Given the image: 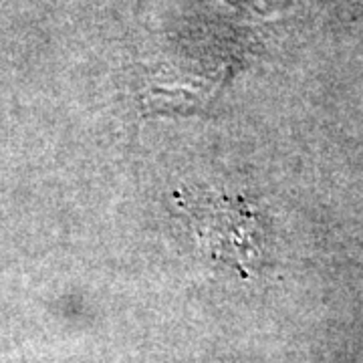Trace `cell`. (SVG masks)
<instances>
[{
  "mask_svg": "<svg viewBox=\"0 0 363 363\" xmlns=\"http://www.w3.org/2000/svg\"><path fill=\"white\" fill-rule=\"evenodd\" d=\"M190 216L196 222L200 240L214 248L218 259L228 260L245 271L242 260L255 259V214L247 208H236L234 202L222 198L208 200L198 196L188 204Z\"/></svg>",
  "mask_w": 363,
  "mask_h": 363,
  "instance_id": "cell-1",
  "label": "cell"
}]
</instances>
